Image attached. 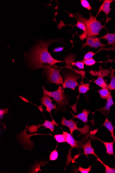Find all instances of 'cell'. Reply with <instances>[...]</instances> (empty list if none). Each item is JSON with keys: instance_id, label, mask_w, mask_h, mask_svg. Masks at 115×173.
I'll list each match as a JSON object with an SVG mask.
<instances>
[{"instance_id": "277c9868", "label": "cell", "mask_w": 115, "mask_h": 173, "mask_svg": "<svg viewBox=\"0 0 115 173\" xmlns=\"http://www.w3.org/2000/svg\"><path fill=\"white\" fill-rule=\"evenodd\" d=\"M51 65H46L43 68L45 71L48 81L51 83L57 85L62 84L64 81L60 71L62 69H58Z\"/></svg>"}, {"instance_id": "1f68e13d", "label": "cell", "mask_w": 115, "mask_h": 173, "mask_svg": "<svg viewBox=\"0 0 115 173\" xmlns=\"http://www.w3.org/2000/svg\"><path fill=\"white\" fill-rule=\"evenodd\" d=\"M8 108H6V109H1L0 110V117L1 119H3V115L5 114L8 113Z\"/></svg>"}, {"instance_id": "52a82bcc", "label": "cell", "mask_w": 115, "mask_h": 173, "mask_svg": "<svg viewBox=\"0 0 115 173\" xmlns=\"http://www.w3.org/2000/svg\"><path fill=\"white\" fill-rule=\"evenodd\" d=\"M63 134L66 140V142H67L68 144H69L71 147V149L70 150L69 152V154L67 156V162L68 165L71 162V154L70 152L74 148H76L77 149H79L80 148V145H79V143L74 138L73 136L71 135V134L68 133L67 132L63 131Z\"/></svg>"}, {"instance_id": "603a6c76", "label": "cell", "mask_w": 115, "mask_h": 173, "mask_svg": "<svg viewBox=\"0 0 115 173\" xmlns=\"http://www.w3.org/2000/svg\"><path fill=\"white\" fill-rule=\"evenodd\" d=\"M96 158H97L96 160L100 162L105 167V172L106 173H115V167L111 168L109 165H105V163H104L103 161L98 157Z\"/></svg>"}, {"instance_id": "8fae6325", "label": "cell", "mask_w": 115, "mask_h": 173, "mask_svg": "<svg viewBox=\"0 0 115 173\" xmlns=\"http://www.w3.org/2000/svg\"><path fill=\"white\" fill-rule=\"evenodd\" d=\"M113 1L112 0H105V1H104L103 4L101 5L99 9H98L99 12H98L96 17L101 12H104L105 14L106 15H109L110 14L111 10V9L110 8L111 3Z\"/></svg>"}, {"instance_id": "6da1fadb", "label": "cell", "mask_w": 115, "mask_h": 173, "mask_svg": "<svg viewBox=\"0 0 115 173\" xmlns=\"http://www.w3.org/2000/svg\"><path fill=\"white\" fill-rule=\"evenodd\" d=\"M60 40L55 39L47 42H40L37 45L31 54L30 63L35 69L42 68L44 64L53 65L57 63L63 62L62 61L55 60L51 56L48 51L49 45L53 42H58Z\"/></svg>"}, {"instance_id": "d6a6232c", "label": "cell", "mask_w": 115, "mask_h": 173, "mask_svg": "<svg viewBox=\"0 0 115 173\" xmlns=\"http://www.w3.org/2000/svg\"><path fill=\"white\" fill-rule=\"evenodd\" d=\"M64 47H59L56 48H55L54 49L53 51V52H59L62 51L63 49H64Z\"/></svg>"}, {"instance_id": "5b68a950", "label": "cell", "mask_w": 115, "mask_h": 173, "mask_svg": "<svg viewBox=\"0 0 115 173\" xmlns=\"http://www.w3.org/2000/svg\"><path fill=\"white\" fill-rule=\"evenodd\" d=\"M64 77V82L62 84L63 89L69 88L75 90V88L79 84L77 81L81 78V76L78 72H66L63 74Z\"/></svg>"}, {"instance_id": "8992f818", "label": "cell", "mask_w": 115, "mask_h": 173, "mask_svg": "<svg viewBox=\"0 0 115 173\" xmlns=\"http://www.w3.org/2000/svg\"><path fill=\"white\" fill-rule=\"evenodd\" d=\"M61 124L63 126L68 127L69 129L70 133L72 135L73 132L75 130L79 131L82 134H85L88 133L90 128L89 125H85L83 128H80L77 126V123L72 119L69 120L66 119L64 117H63L61 121Z\"/></svg>"}, {"instance_id": "836d02e7", "label": "cell", "mask_w": 115, "mask_h": 173, "mask_svg": "<svg viewBox=\"0 0 115 173\" xmlns=\"http://www.w3.org/2000/svg\"><path fill=\"white\" fill-rule=\"evenodd\" d=\"M114 43H115V40H114Z\"/></svg>"}, {"instance_id": "7402d4cb", "label": "cell", "mask_w": 115, "mask_h": 173, "mask_svg": "<svg viewBox=\"0 0 115 173\" xmlns=\"http://www.w3.org/2000/svg\"><path fill=\"white\" fill-rule=\"evenodd\" d=\"M94 82L96 84L102 88H108V85L105 81L103 77H98V79Z\"/></svg>"}, {"instance_id": "d4e9b609", "label": "cell", "mask_w": 115, "mask_h": 173, "mask_svg": "<svg viewBox=\"0 0 115 173\" xmlns=\"http://www.w3.org/2000/svg\"><path fill=\"white\" fill-rule=\"evenodd\" d=\"M55 139L58 143H64L66 142V140L63 134H55L54 135Z\"/></svg>"}, {"instance_id": "ffe728a7", "label": "cell", "mask_w": 115, "mask_h": 173, "mask_svg": "<svg viewBox=\"0 0 115 173\" xmlns=\"http://www.w3.org/2000/svg\"><path fill=\"white\" fill-rule=\"evenodd\" d=\"M112 71L111 73V81L110 84L108 86V89L110 91L115 90V75L114 74V70L113 69L111 68Z\"/></svg>"}, {"instance_id": "f1b7e54d", "label": "cell", "mask_w": 115, "mask_h": 173, "mask_svg": "<svg viewBox=\"0 0 115 173\" xmlns=\"http://www.w3.org/2000/svg\"><path fill=\"white\" fill-rule=\"evenodd\" d=\"M81 3L82 6L84 8H86L88 10H92V8L91 6L90 3L87 0H81Z\"/></svg>"}, {"instance_id": "4316f807", "label": "cell", "mask_w": 115, "mask_h": 173, "mask_svg": "<svg viewBox=\"0 0 115 173\" xmlns=\"http://www.w3.org/2000/svg\"><path fill=\"white\" fill-rule=\"evenodd\" d=\"M82 61L85 65L88 66H92L94 65L96 63L95 60L93 58H91L86 60H83Z\"/></svg>"}, {"instance_id": "d6986e66", "label": "cell", "mask_w": 115, "mask_h": 173, "mask_svg": "<svg viewBox=\"0 0 115 173\" xmlns=\"http://www.w3.org/2000/svg\"><path fill=\"white\" fill-rule=\"evenodd\" d=\"M53 122V121H50L46 120L44 124L39 125L38 126H36L37 128L40 127V126H44L46 129H48L51 130L52 132L54 131L55 128V122Z\"/></svg>"}, {"instance_id": "44dd1931", "label": "cell", "mask_w": 115, "mask_h": 173, "mask_svg": "<svg viewBox=\"0 0 115 173\" xmlns=\"http://www.w3.org/2000/svg\"><path fill=\"white\" fill-rule=\"evenodd\" d=\"M90 83L82 84L78 86L79 95L80 94H85L90 90Z\"/></svg>"}, {"instance_id": "3957f363", "label": "cell", "mask_w": 115, "mask_h": 173, "mask_svg": "<svg viewBox=\"0 0 115 173\" xmlns=\"http://www.w3.org/2000/svg\"><path fill=\"white\" fill-rule=\"evenodd\" d=\"M42 88L43 90V94L52 97L54 100L58 104L57 110H64L66 108L68 104L67 97L64 94V90L62 86L59 85L58 89L53 92L47 91L44 86Z\"/></svg>"}, {"instance_id": "484cf974", "label": "cell", "mask_w": 115, "mask_h": 173, "mask_svg": "<svg viewBox=\"0 0 115 173\" xmlns=\"http://www.w3.org/2000/svg\"><path fill=\"white\" fill-rule=\"evenodd\" d=\"M57 147L51 153V154H50L49 158L50 160L55 161V160H56L58 158V153L57 150Z\"/></svg>"}, {"instance_id": "4fadbf2b", "label": "cell", "mask_w": 115, "mask_h": 173, "mask_svg": "<svg viewBox=\"0 0 115 173\" xmlns=\"http://www.w3.org/2000/svg\"><path fill=\"white\" fill-rule=\"evenodd\" d=\"M114 104V101H113L112 95L111 94L110 97L107 99L106 105L103 107L100 108L99 110H96V111L100 112L103 115H107V112L108 111L109 112L110 111L111 106Z\"/></svg>"}, {"instance_id": "5bb4252c", "label": "cell", "mask_w": 115, "mask_h": 173, "mask_svg": "<svg viewBox=\"0 0 115 173\" xmlns=\"http://www.w3.org/2000/svg\"><path fill=\"white\" fill-rule=\"evenodd\" d=\"M94 139L101 141L105 145L107 153L109 155H113L115 156L114 150V141L112 142H105L97 138H94Z\"/></svg>"}, {"instance_id": "7a4b0ae2", "label": "cell", "mask_w": 115, "mask_h": 173, "mask_svg": "<svg viewBox=\"0 0 115 173\" xmlns=\"http://www.w3.org/2000/svg\"><path fill=\"white\" fill-rule=\"evenodd\" d=\"M90 13V17L89 19L84 18L79 13L75 14H69L71 17H73L77 21L81 22L84 24L86 27L87 33L88 36H96L99 35V32L103 28L107 29L106 27V24L105 25L101 24V21H98L96 17Z\"/></svg>"}, {"instance_id": "9a60e30c", "label": "cell", "mask_w": 115, "mask_h": 173, "mask_svg": "<svg viewBox=\"0 0 115 173\" xmlns=\"http://www.w3.org/2000/svg\"><path fill=\"white\" fill-rule=\"evenodd\" d=\"M103 125L110 131L111 136L114 139V142L115 143V136L114 133V127L113 126L112 122H111L110 120H108L107 118Z\"/></svg>"}, {"instance_id": "2e32d148", "label": "cell", "mask_w": 115, "mask_h": 173, "mask_svg": "<svg viewBox=\"0 0 115 173\" xmlns=\"http://www.w3.org/2000/svg\"><path fill=\"white\" fill-rule=\"evenodd\" d=\"M111 72L112 71L111 70L109 69H101L96 72H93L92 73L91 72V74L94 75H96L98 77H101L104 78V77L108 76L109 74L111 73Z\"/></svg>"}, {"instance_id": "ba28073f", "label": "cell", "mask_w": 115, "mask_h": 173, "mask_svg": "<svg viewBox=\"0 0 115 173\" xmlns=\"http://www.w3.org/2000/svg\"><path fill=\"white\" fill-rule=\"evenodd\" d=\"M86 39V43L83 44L82 49H83V48L86 46H89V47L94 48L96 49H98V48L100 47L107 46V45L101 43L100 41L101 39L100 38L96 37L95 36H88Z\"/></svg>"}, {"instance_id": "ac0fdd59", "label": "cell", "mask_w": 115, "mask_h": 173, "mask_svg": "<svg viewBox=\"0 0 115 173\" xmlns=\"http://www.w3.org/2000/svg\"><path fill=\"white\" fill-rule=\"evenodd\" d=\"M100 38L101 39L107 40L108 42L107 44L109 45L113 44L114 43L115 40V33L114 34L107 33L105 35L101 37Z\"/></svg>"}, {"instance_id": "9c48e42d", "label": "cell", "mask_w": 115, "mask_h": 173, "mask_svg": "<svg viewBox=\"0 0 115 173\" xmlns=\"http://www.w3.org/2000/svg\"><path fill=\"white\" fill-rule=\"evenodd\" d=\"M53 101L51 97L46 95L42 96L40 101L41 104L46 107V111L51 114V115L52 110L55 109L57 111V104H53L52 103Z\"/></svg>"}, {"instance_id": "cb8c5ba5", "label": "cell", "mask_w": 115, "mask_h": 173, "mask_svg": "<svg viewBox=\"0 0 115 173\" xmlns=\"http://www.w3.org/2000/svg\"><path fill=\"white\" fill-rule=\"evenodd\" d=\"M74 26H76L79 28L81 29L83 31V33L82 34L83 35L88 36V35L87 33V30L86 26L84 24L80 22L77 21V23L76 25H74Z\"/></svg>"}, {"instance_id": "4dcf8cb0", "label": "cell", "mask_w": 115, "mask_h": 173, "mask_svg": "<svg viewBox=\"0 0 115 173\" xmlns=\"http://www.w3.org/2000/svg\"><path fill=\"white\" fill-rule=\"evenodd\" d=\"M96 54V53L93 52L92 51H89L85 55L84 58H83V60H86L88 59L91 58H92L94 55Z\"/></svg>"}, {"instance_id": "7c38bea8", "label": "cell", "mask_w": 115, "mask_h": 173, "mask_svg": "<svg viewBox=\"0 0 115 173\" xmlns=\"http://www.w3.org/2000/svg\"><path fill=\"white\" fill-rule=\"evenodd\" d=\"M70 112V113L72 114L73 118L80 120L83 122H84L85 124H86V123L89 121L88 119V116L89 114L90 113V111H88L86 109H83L82 112L78 115H73L71 111Z\"/></svg>"}, {"instance_id": "f546056e", "label": "cell", "mask_w": 115, "mask_h": 173, "mask_svg": "<svg viewBox=\"0 0 115 173\" xmlns=\"http://www.w3.org/2000/svg\"><path fill=\"white\" fill-rule=\"evenodd\" d=\"M72 65L76 66L79 69H84V64L82 61L72 62Z\"/></svg>"}, {"instance_id": "83f0119b", "label": "cell", "mask_w": 115, "mask_h": 173, "mask_svg": "<svg viewBox=\"0 0 115 173\" xmlns=\"http://www.w3.org/2000/svg\"><path fill=\"white\" fill-rule=\"evenodd\" d=\"M92 165H90L88 168H83L80 166H79V168L76 170L75 172L76 173L78 172H80L82 173H88L91 170V167Z\"/></svg>"}, {"instance_id": "e0dca14e", "label": "cell", "mask_w": 115, "mask_h": 173, "mask_svg": "<svg viewBox=\"0 0 115 173\" xmlns=\"http://www.w3.org/2000/svg\"><path fill=\"white\" fill-rule=\"evenodd\" d=\"M107 88H102L98 91V92L102 99L107 100L111 94V92Z\"/></svg>"}, {"instance_id": "30bf717a", "label": "cell", "mask_w": 115, "mask_h": 173, "mask_svg": "<svg viewBox=\"0 0 115 173\" xmlns=\"http://www.w3.org/2000/svg\"><path fill=\"white\" fill-rule=\"evenodd\" d=\"M91 138L88 140L86 143L81 145L83 151H84V152H83L82 154H85V155L86 156L88 159L89 154H92V155L95 156L96 158L98 157V156L94 152V149L91 146Z\"/></svg>"}]
</instances>
